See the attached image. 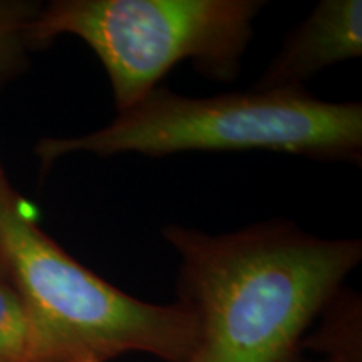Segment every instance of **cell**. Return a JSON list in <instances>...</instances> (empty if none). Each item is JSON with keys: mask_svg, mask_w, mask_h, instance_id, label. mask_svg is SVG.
Here are the masks:
<instances>
[{"mask_svg": "<svg viewBox=\"0 0 362 362\" xmlns=\"http://www.w3.org/2000/svg\"><path fill=\"white\" fill-rule=\"evenodd\" d=\"M163 238L180 259L178 300L200 320L185 362H302L315 319L362 260L359 238H320L291 220L218 235L168 223Z\"/></svg>", "mask_w": 362, "mask_h": 362, "instance_id": "1", "label": "cell"}, {"mask_svg": "<svg viewBox=\"0 0 362 362\" xmlns=\"http://www.w3.org/2000/svg\"><path fill=\"white\" fill-rule=\"evenodd\" d=\"M0 274L25 309L27 362H111L126 354L185 362L200 341V320L185 302L136 298L57 245L29 215L2 161Z\"/></svg>", "mask_w": 362, "mask_h": 362, "instance_id": "2", "label": "cell"}, {"mask_svg": "<svg viewBox=\"0 0 362 362\" xmlns=\"http://www.w3.org/2000/svg\"><path fill=\"white\" fill-rule=\"evenodd\" d=\"M288 153L361 165L362 104L314 98L305 89H250L189 98L158 88L104 128L35 144L40 170L78 153L161 158L187 151Z\"/></svg>", "mask_w": 362, "mask_h": 362, "instance_id": "3", "label": "cell"}, {"mask_svg": "<svg viewBox=\"0 0 362 362\" xmlns=\"http://www.w3.org/2000/svg\"><path fill=\"white\" fill-rule=\"evenodd\" d=\"M260 0H54L30 27L34 51L59 35L93 49L110 79L116 111L158 88L189 61L198 74L233 83L264 8Z\"/></svg>", "mask_w": 362, "mask_h": 362, "instance_id": "4", "label": "cell"}, {"mask_svg": "<svg viewBox=\"0 0 362 362\" xmlns=\"http://www.w3.org/2000/svg\"><path fill=\"white\" fill-rule=\"evenodd\" d=\"M362 56L361 0H322L287 35L252 89H304L327 67Z\"/></svg>", "mask_w": 362, "mask_h": 362, "instance_id": "5", "label": "cell"}, {"mask_svg": "<svg viewBox=\"0 0 362 362\" xmlns=\"http://www.w3.org/2000/svg\"><path fill=\"white\" fill-rule=\"evenodd\" d=\"M314 332L307 334L304 349L329 362H362V304L359 293L342 287L330 298Z\"/></svg>", "mask_w": 362, "mask_h": 362, "instance_id": "6", "label": "cell"}, {"mask_svg": "<svg viewBox=\"0 0 362 362\" xmlns=\"http://www.w3.org/2000/svg\"><path fill=\"white\" fill-rule=\"evenodd\" d=\"M39 2L0 0V88L19 78L34 52L30 27L40 11Z\"/></svg>", "mask_w": 362, "mask_h": 362, "instance_id": "7", "label": "cell"}, {"mask_svg": "<svg viewBox=\"0 0 362 362\" xmlns=\"http://www.w3.org/2000/svg\"><path fill=\"white\" fill-rule=\"evenodd\" d=\"M29 322L16 288L0 274V362H27Z\"/></svg>", "mask_w": 362, "mask_h": 362, "instance_id": "8", "label": "cell"}, {"mask_svg": "<svg viewBox=\"0 0 362 362\" xmlns=\"http://www.w3.org/2000/svg\"><path fill=\"white\" fill-rule=\"evenodd\" d=\"M319 362H329V361H322V359H320V361H319Z\"/></svg>", "mask_w": 362, "mask_h": 362, "instance_id": "9", "label": "cell"}]
</instances>
